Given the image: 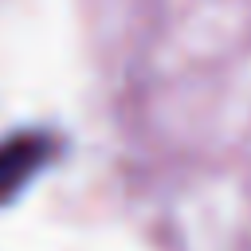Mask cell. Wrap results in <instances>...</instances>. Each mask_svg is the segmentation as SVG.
I'll return each mask as SVG.
<instances>
[{
	"label": "cell",
	"mask_w": 251,
	"mask_h": 251,
	"mask_svg": "<svg viewBox=\"0 0 251 251\" xmlns=\"http://www.w3.org/2000/svg\"><path fill=\"white\" fill-rule=\"evenodd\" d=\"M55 153V137L47 129H20L0 137V204L12 200Z\"/></svg>",
	"instance_id": "1"
}]
</instances>
